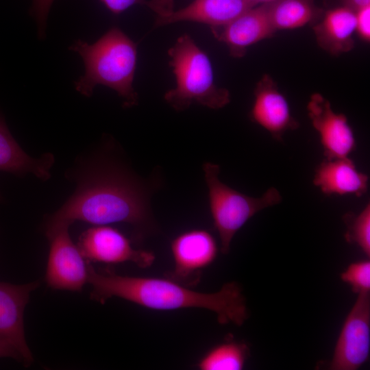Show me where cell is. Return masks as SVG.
Masks as SVG:
<instances>
[{
	"label": "cell",
	"instance_id": "1",
	"mask_svg": "<svg viewBox=\"0 0 370 370\" xmlns=\"http://www.w3.org/2000/svg\"><path fill=\"white\" fill-rule=\"evenodd\" d=\"M114 147L106 143L86 150L66 170L74 190L45 218V235L77 221L94 225L125 223L141 234L153 230L149 192Z\"/></svg>",
	"mask_w": 370,
	"mask_h": 370
},
{
	"label": "cell",
	"instance_id": "2",
	"mask_svg": "<svg viewBox=\"0 0 370 370\" xmlns=\"http://www.w3.org/2000/svg\"><path fill=\"white\" fill-rule=\"evenodd\" d=\"M88 283L90 298L104 304L119 297L154 310L201 308L215 313L220 324L242 325L248 317L245 298L236 282L224 284L214 293H202L170 278L134 277L97 271L90 264Z\"/></svg>",
	"mask_w": 370,
	"mask_h": 370
},
{
	"label": "cell",
	"instance_id": "3",
	"mask_svg": "<svg viewBox=\"0 0 370 370\" xmlns=\"http://www.w3.org/2000/svg\"><path fill=\"white\" fill-rule=\"evenodd\" d=\"M77 53L84 65V73L75 82V88L90 97L99 85L116 92L124 108L135 106L138 97L133 87L137 46L121 29L113 27L97 41L89 44L78 39L69 47Z\"/></svg>",
	"mask_w": 370,
	"mask_h": 370
},
{
	"label": "cell",
	"instance_id": "4",
	"mask_svg": "<svg viewBox=\"0 0 370 370\" xmlns=\"http://www.w3.org/2000/svg\"><path fill=\"white\" fill-rule=\"evenodd\" d=\"M168 53L176 87L168 90L164 98L173 109L183 111L194 103L219 109L230 102L229 90L214 83L208 56L188 35L179 37Z\"/></svg>",
	"mask_w": 370,
	"mask_h": 370
},
{
	"label": "cell",
	"instance_id": "5",
	"mask_svg": "<svg viewBox=\"0 0 370 370\" xmlns=\"http://www.w3.org/2000/svg\"><path fill=\"white\" fill-rule=\"evenodd\" d=\"M208 189L210 211L214 228L221 241V251L229 253L236 232L260 210L280 204V191L271 187L260 197H254L237 191L219 179L220 166L205 162L203 166Z\"/></svg>",
	"mask_w": 370,
	"mask_h": 370
},
{
	"label": "cell",
	"instance_id": "6",
	"mask_svg": "<svg viewBox=\"0 0 370 370\" xmlns=\"http://www.w3.org/2000/svg\"><path fill=\"white\" fill-rule=\"evenodd\" d=\"M370 352V292L358 294L347 314L330 364V369L356 370Z\"/></svg>",
	"mask_w": 370,
	"mask_h": 370
},
{
	"label": "cell",
	"instance_id": "7",
	"mask_svg": "<svg viewBox=\"0 0 370 370\" xmlns=\"http://www.w3.org/2000/svg\"><path fill=\"white\" fill-rule=\"evenodd\" d=\"M69 226H62L46 234L49 253L45 281L51 288L81 291L88 283L89 264L73 242Z\"/></svg>",
	"mask_w": 370,
	"mask_h": 370
},
{
	"label": "cell",
	"instance_id": "8",
	"mask_svg": "<svg viewBox=\"0 0 370 370\" xmlns=\"http://www.w3.org/2000/svg\"><path fill=\"white\" fill-rule=\"evenodd\" d=\"M77 246L88 262L104 264L130 262L146 269L156 259L152 251L134 248L123 233L108 225H95L84 231Z\"/></svg>",
	"mask_w": 370,
	"mask_h": 370
},
{
	"label": "cell",
	"instance_id": "9",
	"mask_svg": "<svg viewBox=\"0 0 370 370\" xmlns=\"http://www.w3.org/2000/svg\"><path fill=\"white\" fill-rule=\"evenodd\" d=\"M173 269L170 279L187 286L199 280L202 271L218 254L214 237L207 230L194 229L176 236L171 242Z\"/></svg>",
	"mask_w": 370,
	"mask_h": 370
},
{
	"label": "cell",
	"instance_id": "10",
	"mask_svg": "<svg viewBox=\"0 0 370 370\" xmlns=\"http://www.w3.org/2000/svg\"><path fill=\"white\" fill-rule=\"evenodd\" d=\"M307 111L319 134L325 158L349 157L356 149V140L347 116L333 111L330 102L318 92L310 96Z\"/></svg>",
	"mask_w": 370,
	"mask_h": 370
},
{
	"label": "cell",
	"instance_id": "11",
	"mask_svg": "<svg viewBox=\"0 0 370 370\" xmlns=\"http://www.w3.org/2000/svg\"><path fill=\"white\" fill-rule=\"evenodd\" d=\"M39 285L38 281L24 284L0 282V339L18 352L25 367L30 366L34 358L25 338L24 312L31 293Z\"/></svg>",
	"mask_w": 370,
	"mask_h": 370
},
{
	"label": "cell",
	"instance_id": "12",
	"mask_svg": "<svg viewBox=\"0 0 370 370\" xmlns=\"http://www.w3.org/2000/svg\"><path fill=\"white\" fill-rule=\"evenodd\" d=\"M250 117L278 141L282 140L287 131L299 127V123L291 114L286 97L268 74H264L256 86Z\"/></svg>",
	"mask_w": 370,
	"mask_h": 370
},
{
	"label": "cell",
	"instance_id": "13",
	"mask_svg": "<svg viewBox=\"0 0 370 370\" xmlns=\"http://www.w3.org/2000/svg\"><path fill=\"white\" fill-rule=\"evenodd\" d=\"M212 30L234 58H242L249 46L271 37L276 31L264 4L252 7L225 26Z\"/></svg>",
	"mask_w": 370,
	"mask_h": 370
},
{
	"label": "cell",
	"instance_id": "14",
	"mask_svg": "<svg viewBox=\"0 0 370 370\" xmlns=\"http://www.w3.org/2000/svg\"><path fill=\"white\" fill-rule=\"evenodd\" d=\"M252 7L245 0H195L185 8L158 16L155 26L194 21L208 25L214 29L225 26Z\"/></svg>",
	"mask_w": 370,
	"mask_h": 370
},
{
	"label": "cell",
	"instance_id": "15",
	"mask_svg": "<svg viewBox=\"0 0 370 370\" xmlns=\"http://www.w3.org/2000/svg\"><path fill=\"white\" fill-rule=\"evenodd\" d=\"M312 182L325 195L361 197L367 190L369 177L349 157L324 158L315 169Z\"/></svg>",
	"mask_w": 370,
	"mask_h": 370
},
{
	"label": "cell",
	"instance_id": "16",
	"mask_svg": "<svg viewBox=\"0 0 370 370\" xmlns=\"http://www.w3.org/2000/svg\"><path fill=\"white\" fill-rule=\"evenodd\" d=\"M54 163L55 157L51 152L36 158L28 155L14 138L0 113V171L18 176L32 174L41 181H47Z\"/></svg>",
	"mask_w": 370,
	"mask_h": 370
},
{
	"label": "cell",
	"instance_id": "17",
	"mask_svg": "<svg viewBox=\"0 0 370 370\" xmlns=\"http://www.w3.org/2000/svg\"><path fill=\"white\" fill-rule=\"evenodd\" d=\"M355 12L345 7L325 12L313 27L319 46L334 56L350 51L354 47Z\"/></svg>",
	"mask_w": 370,
	"mask_h": 370
},
{
	"label": "cell",
	"instance_id": "18",
	"mask_svg": "<svg viewBox=\"0 0 370 370\" xmlns=\"http://www.w3.org/2000/svg\"><path fill=\"white\" fill-rule=\"evenodd\" d=\"M264 5L276 31L315 24L323 15L314 0H277Z\"/></svg>",
	"mask_w": 370,
	"mask_h": 370
},
{
	"label": "cell",
	"instance_id": "19",
	"mask_svg": "<svg viewBox=\"0 0 370 370\" xmlns=\"http://www.w3.org/2000/svg\"><path fill=\"white\" fill-rule=\"evenodd\" d=\"M248 346L229 341L209 349L197 363L200 370H241L249 356Z\"/></svg>",
	"mask_w": 370,
	"mask_h": 370
},
{
	"label": "cell",
	"instance_id": "20",
	"mask_svg": "<svg viewBox=\"0 0 370 370\" xmlns=\"http://www.w3.org/2000/svg\"><path fill=\"white\" fill-rule=\"evenodd\" d=\"M347 226L345 240L358 246L363 253L370 257V204L358 213L347 212L343 216Z\"/></svg>",
	"mask_w": 370,
	"mask_h": 370
},
{
	"label": "cell",
	"instance_id": "21",
	"mask_svg": "<svg viewBox=\"0 0 370 370\" xmlns=\"http://www.w3.org/2000/svg\"><path fill=\"white\" fill-rule=\"evenodd\" d=\"M341 279L356 293L370 292V261L368 259L351 263L341 274Z\"/></svg>",
	"mask_w": 370,
	"mask_h": 370
},
{
	"label": "cell",
	"instance_id": "22",
	"mask_svg": "<svg viewBox=\"0 0 370 370\" xmlns=\"http://www.w3.org/2000/svg\"><path fill=\"white\" fill-rule=\"evenodd\" d=\"M114 14H120L130 7L140 4L147 5L158 16H162L173 10L171 0H100Z\"/></svg>",
	"mask_w": 370,
	"mask_h": 370
},
{
	"label": "cell",
	"instance_id": "23",
	"mask_svg": "<svg viewBox=\"0 0 370 370\" xmlns=\"http://www.w3.org/2000/svg\"><path fill=\"white\" fill-rule=\"evenodd\" d=\"M53 1L32 0L30 14L36 20L38 36L40 39H43L46 36L47 18Z\"/></svg>",
	"mask_w": 370,
	"mask_h": 370
},
{
	"label": "cell",
	"instance_id": "24",
	"mask_svg": "<svg viewBox=\"0 0 370 370\" xmlns=\"http://www.w3.org/2000/svg\"><path fill=\"white\" fill-rule=\"evenodd\" d=\"M355 32L358 36L366 42L370 40V5L355 12Z\"/></svg>",
	"mask_w": 370,
	"mask_h": 370
},
{
	"label": "cell",
	"instance_id": "25",
	"mask_svg": "<svg viewBox=\"0 0 370 370\" xmlns=\"http://www.w3.org/2000/svg\"><path fill=\"white\" fill-rule=\"evenodd\" d=\"M0 358H10L23 364L18 352L10 343L0 339Z\"/></svg>",
	"mask_w": 370,
	"mask_h": 370
},
{
	"label": "cell",
	"instance_id": "26",
	"mask_svg": "<svg viewBox=\"0 0 370 370\" xmlns=\"http://www.w3.org/2000/svg\"><path fill=\"white\" fill-rule=\"evenodd\" d=\"M343 6H345L354 12L365 7L370 5V0H342Z\"/></svg>",
	"mask_w": 370,
	"mask_h": 370
},
{
	"label": "cell",
	"instance_id": "27",
	"mask_svg": "<svg viewBox=\"0 0 370 370\" xmlns=\"http://www.w3.org/2000/svg\"><path fill=\"white\" fill-rule=\"evenodd\" d=\"M247 2H248L251 6L255 7L258 4H266L269 3L273 1H275L277 0H245Z\"/></svg>",
	"mask_w": 370,
	"mask_h": 370
}]
</instances>
